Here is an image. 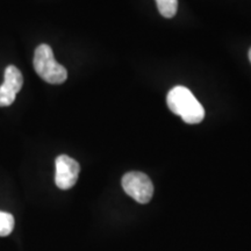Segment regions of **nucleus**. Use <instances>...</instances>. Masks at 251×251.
Listing matches in <instances>:
<instances>
[{
    "mask_svg": "<svg viewBox=\"0 0 251 251\" xmlns=\"http://www.w3.org/2000/svg\"><path fill=\"white\" fill-rule=\"evenodd\" d=\"M166 102L170 111L176 115H179L188 125L200 124L205 118L202 105L185 86H176L169 91Z\"/></svg>",
    "mask_w": 251,
    "mask_h": 251,
    "instance_id": "f257e3e1",
    "label": "nucleus"
},
{
    "mask_svg": "<svg viewBox=\"0 0 251 251\" xmlns=\"http://www.w3.org/2000/svg\"><path fill=\"white\" fill-rule=\"evenodd\" d=\"M34 69L43 80L49 84H62L67 80L68 71L56 62L51 47L40 45L34 54Z\"/></svg>",
    "mask_w": 251,
    "mask_h": 251,
    "instance_id": "f03ea898",
    "label": "nucleus"
},
{
    "mask_svg": "<svg viewBox=\"0 0 251 251\" xmlns=\"http://www.w3.org/2000/svg\"><path fill=\"white\" fill-rule=\"evenodd\" d=\"M122 188L128 196L140 203H148L153 194V185L150 178L142 172H128L122 178Z\"/></svg>",
    "mask_w": 251,
    "mask_h": 251,
    "instance_id": "7ed1b4c3",
    "label": "nucleus"
},
{
    "mask_svg": "<svg viewBox=\"0 0 251 251\" xmlns=\"http://www.w3.org/2000/svg\"><path fill=\"white\" fill-rule=\"evenodd\" d=\"M56 186L61 190H69L77 183L80 166L77 161L67 155H61L56 158Z\"/></svg>",
    "mask_w": 251,
    "mask_h": 251,
    "instance_id": "20e7f679",
    "label": "nucleus"
},
{
    "mask_svg": "<svg viewBox=\"0 0 251 251\" xmlns=\"http://www.w3.org/2000/svg\"><path fill=\"white\" fill-rule=\"evenodd\" d=\"M23 85L24 77L21 71L14 65H8L5 70L4 84L0 86V107L12 105Z\"/></svg>",
    "mask_w": 251,
    "mask_h": 251,
    "instance_id": "39448f33",
    "label": "nucleus"
},
{
    "mask_svg": "<svg viewBox=\"0 0 251 251\" xmlns=\"http://www.w3.org/2000/svg\"><path fill=\"white\" fill-rule=\"evenodd\" d=\"M159 13L164 18H174L178 9V0H156Z\"/></svg>",
    "mask_w": 251,
    "mask_h": 251,
    "instance_id": "423d86ee",
    "label": "nucleus"
},
{
    "mask_svg": "<svg viewBox=\"0 0 251 251\" xmlns=\"http://www.w3.org/2000/svg\"><path fill=\"white\" fill-rule=\"evenodd\" d=\"M14 228V218L9 213L0 211V236H7Z\"/></svg>",
    "mask_w": 251,
    "mask_h": 251,
    "instance_id": "0eeeda50",
    "label": "nucleus"
},
{
    "mask_svg": "<svg viewBox=\"0 0 251 251\" xmlns=\"http://www.w3.org/2000/svg\"><path fill=\"white\" fill-rule=\"evenodd\" d=\"M249 59H250V62H251V49L249 50Z\"/></svg>",
    "mask_w": 251,
    "mask_h": 251,
    "instance_id": "6e6552de",
    "label": "nucleus"
}]
</instances>
